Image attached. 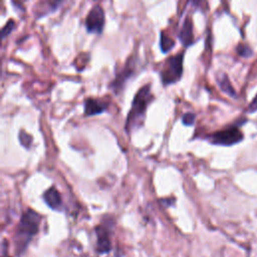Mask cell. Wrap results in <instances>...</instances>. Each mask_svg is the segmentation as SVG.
<instances>
[{
	"instance_id": "1",
	"label": "cell",
	"mask_w": 257,
	"mask_h": 257,
	"mask_svg": "<svg viewBox=\"0 0 257 257\" xmlns=\"http://www.w3.org/2000/svg\"><path fill=\"white\" fill-rule=\"evenodd\" d=\"M40 220V215L32 209H27L22 214L15 234V253L17 256H21L25 252L33 236L38 233Z\"/></svg>"
},
{
	"instance_id": "2",
	"label": "cell",
	"mask_w": 257,
	"mask_h": 257,
	"mask_svg": "<svg viewBox=\"0 0 257 257\" xmlns=\"http://www.w3.org/2000/svg\"><path fill=\"white\" fill-rule=\"evenodd\" d=\"M154 95L151 92V84L143 85L135 94L131 109L125 120V131L127 134L143 126L146 112L149 104L152 102Z\"/></svg>"
},
{
	"instance_id": "3",
	"label": "cell",
	"mask_w": 257,
	"mask_h": 257,
	"mask_svg": "<svg viewBox=\"0 0 257 257\" xmlns=\"http://www.w3.org/2000/svg\"><path fill=\"white\" fill-rule=\"evenodd\" d=\"M184 51L170 56L163 65L161 70V80L164 86L178 82L183 75Z\"/></svg>"
},
{
	"instance_id": "4",
	"label": "cell",
	"mask_w": 257,
	"mask_h": 257,
	"mask_svg": "<svg viewBox=\"0 0 257 257\" xmlns=\"http://www.w3.org/2000/svg\"><path fill=\"white\" fill-rule=\"evenodd\" d=\"M241 124L237 123L231 126H228L224 130L212 133L206 137L207 141L213 145L231 147L238 143H241L244 139V135L239 130Z\"/></svg>"
},
{
	"instance_id": "5",
	"label": "cell",
	"mask_w": 257,
	"mask_h": 257,
	"mask_svg": "<svg viewBox=\"0 0 257 257\" xmlns=\"http://www.w3.org/2000/svg\"><path fill=\"white\" fill-rule=\"evenodd\" d=\"M139 63V57L137 55H132L126 59L125 63L120 67V69L115 72V76L109 85L115 94L120 93L123 90L127 80L136 74Z\"/></svg>"
},
{
	"instance_id": "6",
	"label": "cell",
	"mask_w": 257,
	"mask_h": 257,
	"mask_svg": "<svg viewBox=\"0 0 257 257\" xmlns=\"http://www.w3.org/2000/svg\"><path fill=\"white\" fill-rule=\"evenodd\" d=\"M104 12L101 6H93L86 15L84 25L88 33L100 34L104 26Z\"/></svg>"
},
{
	"instance_id": "7",
	"label": "cell",
	"mask_w": 257,
	"mask_h": 257,
	"mask_svg": "<svg viewBox=\"0 0 257 257\" xmlns=\"http://www.w3.org/2000/svg\"><path fill=\"white\" fill-rule=\"evenodd\" d=\"M95 234H96V251L99 254L108 253L111 250L109 228L104 223H102L95 227Z\"/></svg>"
},
{
	"instance_id": "8",
	"label": "cell",
	"mask_w": 257,
	"mask_h": 257,
	"mask_svg": "<svg viewBox=\"0 0 257 257\" xmlns=\"http://www.w3.org/2000/svg\"><path fill=\"white\" fill-rule=\"evenodd\" d=\"M83 107L84 114L86 116H92L104 112L108 107V103L102 99L88 97L84 100Z\"/></svg>"
},
{
	"instance_id": "9",
	"label": "cell",
	"mask_w": 257,
	"mask_h": 257,
	"mask_svg": "<svg viewBox=\"0 0 257 257\" xmlns=\"http://www.w3.org/2000/svg\"><path fill=\"white\" fill-rule=\"evenodd\" d=\"M178 38L182 45L187 48L194 43V33H193V23L190 17H187L183 23L181 31L178 34Z\"/></svg>"
},
{
	"instance_id": "10",
	"label": "cell",
	"mask_w": 257,
	"mask_h": 257,
	"mask_svg": "<svg viewBox=\"0 0 257 257\" xmlns=\"http://www.w3.org/2000/svg\"><path fill=\"white\" fill-rule=\"evenodd\" d=\"M42 198H43L45 204L52 210H58L62 205L60 193L54 187H51L48 190H46L44 192Z\"/></svg>"
},
{
	"instance_id": "11",
	"label": "cell",
	"mask_w": 257,
	"mask_h": 257,
	"mask_svg": "<svg viewBox=\"0 0 257 257\" xmlns=\"http://www.w3.org/2000/svg\"><path fill=\"white\" fill-rule=\"evenodd\" d=\"M217 83L223 92H225L226 94H228L231 97H234V98L237 97V93H236L233 85L231 84L230 79L226 73L221 72L217 75Z\"/></svg>"
},
{
	"instance_id": "12",
	"label": "cell",
	"mask_w": 257,
	"mask_h": 257,
	"mask_svg": "<svg viewBox=\"0 0 257 257\" xmlns=\"http://www.w3.org/2000/svg\"><path fill=\"white\" fill-rule=\"evenodd\" d=\"M175 46V41L169 35L162 31L160 34V47L163 53H168Z\"/></svg>"
},
{
	"instance_id": "13",
	"label": "cell",
	"mask_w": 257,
	"mask_h": 257,
	"mask_svg": "<svg viewBox=\"0 0 257 257\" xmlns=\"http://www.w3.org/2000/svg\"><path fill=\"white\" fill-rule=\"evenodd\" d=\"M18 139H19L20 144H21L24 148H26V149H29V148H30L31 143H32V137H31L29 134H27L26 132H24V131L21 130L20 133H19V135H18Z\"/></svg>"
},
{
	"instance_id": "14",
	"label": "cell",
	"mask_w": 257,
	"mask_h": 257,
	"mask_svg": "<svg viewBox=\"0 0 257 257\" xmlns=\"http://www.w3.org/2000/svg\"><path fill=\"white\" fill-rule=\"evenodd\" d=\"M14 29H15V22H14L13 19H9L6 22V24L4 25V27L2 28V30H1V33H2L1 38H2V40H4Z\"/></svg>"
},
{
	"instance_id": "15",
	"label": "cell",
	"mask_w": 257,
	"mask_h": 257,
	"mask_svg": "<svg viewBox=\"0 0 257 257\" xmlns=\"http://www.w3.org/2000/svg\"><path fill=\"white\" fill-rule=\"evenodd\" d=\"M236 51L242 57H250L253 54V51L249 48V46H247L245 44H242V43L237 45Z\"/></svg>"
},
{
	"instance_id": "16",
	"label": "cell",
	"mask_w": 257,
	"mask_h": 257,
	"mask_svg": "<svg viewBox=\"0 0 257 257\" xmlns=\"http://www.w3.org/2000/svg\"><path fill=\"white\" fill-rule=\"evenodd\" d=\"M195 118H196L195 113H193V112H186V113L182 116V122H183V124L190 126V125H193V124H194Z\"/></svg>"
},
{
	"instance_id": "17",
	"label": "cell",
	"mask_w": 257,
	"mask_h": 257,
	"mask_svg": "<svg viewBox=\"0 0 257 257\" xmlns=\"http://www.w3.org/2000/svg\"><path fill=\"white\" fill-rule=\"evenodd\" d=\"M66 1H68V0H50L48 12H54L55 10L60 8Z\"/></svg>"
},
{
	"instance_id": "18",
	"label": "cell",
	"mask_w": 257,
	"mask_h": 257,
	"mask_svg": "<svg viewBox=\"0 0 257 257\" xmlns=\"http://www.w3.org/2000/svg\"><path fill=\"white\" fill-rule=\"evenodd\" d=\"M255 111H257V94L251 100V102L249 103V105L247 107V112L252 113V112H255Z\"/></svg>"
},
{
	"instance_id": "19",
	"label": "cell",
	"mask_w": 257,
	"mask_h": 257,
	"mask_svg": "<svg viewBox=\"0 0 257 257\" xmlns=\"http://www.w3.org/2000/svg\"><path fill=\"white\" fill-rule=\"evenodd\" d=\"M1 257H10L8 254V244L5 239L2 240V249H1Z\"/></svg>"
},
{
	"instance_id": "20",
	"label": "cell",
	"mask_w": 257,
	"mask_h": 257,
	"mask_svg": "<svg viewBox=\"0 0 257 257\" xmlns=\"http://www.w3.org/2000/svg\"><path fill=\"white\" fill-rule=\"evenodd\" d=\"M189 2L192 4V6L199 7L200 3H201V0H189Z\"/></svg>"
}]
</instances>
